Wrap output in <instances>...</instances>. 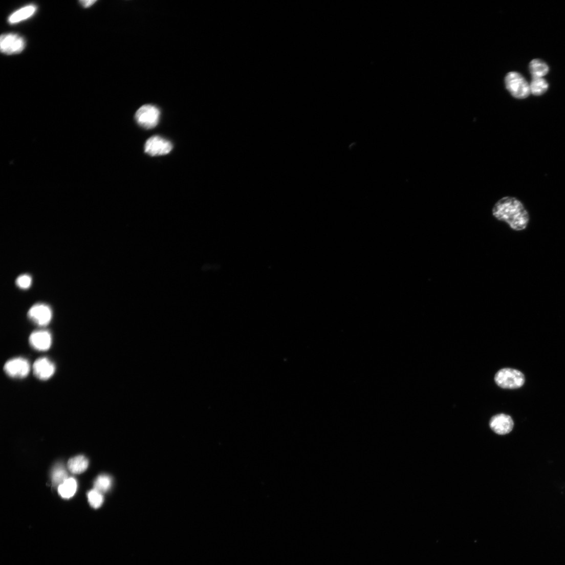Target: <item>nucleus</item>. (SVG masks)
Instances as JSON below:
<instances>
[{
  "label": "nucleus",
  "instance_id": "obj_5",
  "mask_svg": "<svg viewBox=\"0 0 565 565\" xmlns=\"http://www.w3.org/2000/svg\"><path fill=\"white\" fill-rule=\"evenodd\" d=\"M26 47V41L16 34H3L0 38V49L3 53L10 55L20 53Z\"/></svg>",
  "mask_w": 565,
  "mask_h": 565
},
{
  "label": "nucleus",
  "instance_id": "obj_7",
  "mask_svg": "<svg viewBox=\"0 0 565 565\" xmlns=\"http://www.w3.org/2000/svg\"><path fill=\"white\" fill-rule=\"evenodd\" d=\"M4 370L11 378L23 379L28 375L30 364L25 359L16 358L8 361L5 365Z\"/></svg>",
  "mask_w": 565,
  "mask_h": 565
},
{
  "label": "nucleus",
  "instance_id": "obj_9",
  "mask_svg": "<svg viewBox=\"0 0 565 565\" xmlns=\"http://www.w3.org/2000/svg\"><path fill=\"white\" fill-rule=\"evenodd\" d=\"M491 429L499 435H506L512 431L514 422L511 417L501 414L493 416L489 422Z\"/></svg>",
  "mask_w": 565,
  "mask_h": 565
},
{
  "label": "nucleus",
  "instance_id": "obj_3",
  "mask_svg": "<svg viewBox=\"0 0 565 565\" xmlns=\"http://www.w3.org/2000/svg\"><path fill=\"white\" fill-rule=\"evenodd\" d=\"M505 84L511 95L516 99H526L531 92L528 82L521 74L516 72H510L507 74Z\"/></svg>",
  "mask_w": 565,
  "mask_h": 565
},
{
  "label": "nucleus",
  "instance_id": "obj_12",
  "mask_svg": "<svg viewBox=\"0 0 565 565\" xmlns=\"http://www.w3.org/2000/svg\"><path fill=\"white\" fill-rule=\"evenodd\" d=\"M88 465V460L83 455H78L70 459L67 464L70 472L75 474H80L84 472Z\"/></svg>",
  "mask_w": 565,
  "mask_h": 565
},
{
  "label": "nucleus",
  "instance_id": "obj_2",
  "mask_svg": "<svg viewBox=\"0 0 565 565\" xmlns=\"http://www.w3.org/2000/svg\"><path fill=\"white\" fill-rule=\"evenodd\" d=\"M497 385L504 389H517L521 387L525 382L524 374L520 371L505 368L499 370L494 376Z\"/></svg>",
  "mask_w": 565,
  "mask_h": 565
},
{
  "label": "nucleus",
  "instance_id": "obj_10",
  "mask_svg": "<svg viewBox=\"0 0 565 565\" xmlns=\"http://www.w3.org/2000/svg\"><path fill=\"white\" fill-rule=\"evenodd\" d=\"M33 371L37 378L45 381L50 379L54 374L55 366L48 358H41L35 362Z\"/></svg>",
  "mask_w": 565,
  "mask_h": 565
},
{
  "label": "nucleus",
  "instance_id": "obj_11",
  "mask_svg": "<svg viewBox=\"0 0 565 565\" xmlns=\"http://www.w3.org/2000/svg\"><path fill=\"white\" fill-rule=\"evenodd\" d=\"M30 343L35 350L39 351L48 350L52 343L51 334L46 331L33 332L30 336Z\"/></svg>",
  "mask_w": 565,
  "mask_h": 565
},
{
  "label": "nucleus",
  "instance_id": "obj_14",
  "mask_svg": "<svg viewBox=\"0 0 565 565\" xmlns=\"http://www.w3.org/2000/svg\"><path fill=\"white\" fill-rule=\"evenodd\" d=\"M529 69L533 78H543L549 72L548 65L539 59L533 60L530 63Z\"/></svg>",
  "mask_w": 565,
  "mask_h": 565
},
{
  "label": "nucleus",
  "instance_id": "obj_21",
  "mask_svg": "<svg viewBox=\"0 0 565 565\" xmlns=\"http://www.w3.org/2000/svg\"><path fill=\"white\" fill-rule=\"evenodd\" d=\"M96 3H97V1H95V0H88V1L84 0V1L80 2V4L85 8L91 7Z\"/></svg>",
  "mask_w": 565,
  "mask_h": 565
},
{
  "label": "nucleus",
  "instance_id": "obj_13",
  "mask_svg": "<svg viewBox=\"0 0 565 565\" xmlns=\"http://www.w3.org/2000/svg\"><path fill=\"white\" fill-rule=\"evenodd\" d=\"M36 9L37 8L35 5H29L22 8L10 15L9 22L13 25L26 20L33 16L36 12Z\"/></svg>",
  "mask_w": 565,
  "mask_h": 565
},
{
  "label": "nucleus",
  "instance_id": "obj_15",
  "mask_svg": "<svg viewBox=\"0 0 565 565\" xmlns=\"http://www.w3.org/2000/svg\"><path fill=\"white\" fill-rule=\"evenodd\" d=\"M77 489L76 481L73 478H69L58 487V490L63 498L69 499L74 496Z\"/></svg>",
  "mask_w": 565,
  "mask_h": 565
},
{
  "label": "nucleus",
  "instance_id": "obj_17",
  "mask_svg": "<svg viewBox=\"0 0 565 565\" xmlns=\"http://www.w3.org/2000/svg\"><path fill=\"white\" fill-rule=\"evenodd\" d=\"M66 469L62 465H57L53 470L52 479L53 486L58 487L63 484L68 478Z\"/></svg>",
  "mask_w": 565,
  "mask_h": 565
},
{
  "label": "nucleus",
  "instance_id": "obj_20",
  "mask_svg": "<svg viewBox=\"0 0 565 565\" xmlns=\"http://www.w3.org/2000/svg\"><path fill=\"white\" fill-rule=\"evenodd\" d=\"M32 277L27 274L19 276L16 279V285L20 289H28L32 285Z\"/></svg>",
  "mask_w": 565,
  "mask_h": 565
},
{
  "label": "nucleus",
  "instance_id": "obj_1",
  "mask_svg": "<svg viewBox=\"0 0 565 565\" xmlns=\"http://www.w3.org/2000/svg\"><path fill=\"white\" fill-rule=\"evenodd\" d=\"M494 217L507 223L515 230L526 228L529 216L523 204L514 198L505 197L499 200L492 209Z\"/></svg>",
  "mask_w": 565,
  "mask_h": 565
},
{
  "label": "nucleus",
  "instance_id": "obj_6",
  "mask_svg": "<svg viewBox=\"0 0 565 565\" xmlns=\"http://www.w3.org/2000/svg\"><path fill=\"white\" fill-rule=\"evenodd\" d=\"M172 148L173 145L170 141L159 136L150 137L145 145V152L151 156L167 155Z\"/></svg>",
  "mask_w": 565,
  "mask_h": 565
},
{
  "label": "nucleus",
  "instance_id": "obj_4",
  "mask_svg": "<svg viewBox=\"0 0 565 565\" xmlns=\"http://www.w3.org/2000/svg\"><path fill=\"white\" fill-rule=\"evenodd\" d=\"M160 114V111L157 106L150 104L145 105L136 112L135 120L139 126L150 129L158 124Z\"/></svg>",
  "mask_w": 565,
  "mask_h": 565
},
{
  "label": "nucleus",
  "instance_id": "obj_16",
  "mask_svg": "<svg viewBox=\"0 0 565 565\" xmlns=\"http://www.w3.org/2000/svg\"><path fill=\"white\" fill-rule=\"evenodd\" d=\"M530 88L533 95L539 96L547 91L549 84L543 78H533Z\"/></svg>",
  "mask_w": 565,
  "mask_h": 565
},
{
  "label": "nucleus",
  "instance_id": "obj_19",
  "mask_svg": "<svg viewBox=\"0 0 565 565\" xmlns=\"http://www.w3.org/2000/svg\"><path fill=\"white\" fill-rule=\"evenodd\" d=\"M88 498L90 505L94 509L101 507L104 502L102 493L94 489L88 492Z\"/></svg>",
  "mask_w": 565,
  "mask_h": 565
},
{
  "label": "nucleus",
  "instance_id": "obj_18",
  "mask_svg": "<svg viewBox=\"0 0 565 565\" xmlns=\"http://www.w3.org/2000/svg\"><path fill=\"white\" fill-rule=\"evenodd\" d=\"M112 481L111 478L107 475H101L98 477L94 483V489L100 492H107L112 486Z\"/></svg>",
  "mask_w": 565,
  "mask_h": 565
},
{
  "label": "nucleus",
  "instance_id": "obj_8",
  "mask_svg": "<svg viewBox=\"0 0 565 565\" xmlns=\"http://www.w3.org/2000/svg\"><path fill=\"white\" fill-rule=\"evenodd\" d=\"M52 311L48 305L37 303L32 306L28 312L30 319L39 326L49 324L52 318Z\"/></svg>",
  "mask_w": 565,
  "mask_h": 565
}]
</instances>
